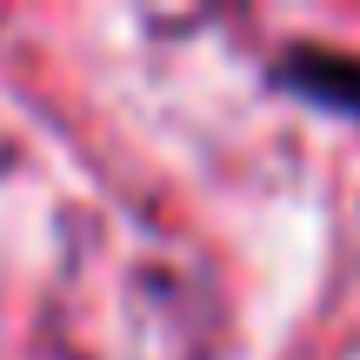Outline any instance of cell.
<instances>
[{"label": "cell", "instance_id": "obj_1", "mask_svg": "<svg viewBox=\"0 0 360 360\" xmlns=\"http://www.w3.org/2000/svg\"><path fill=\"white\" fill-rule=\"evenodd\" d=\"M267 87L287 101L360 127V53L334 40H281L267 53Z\"/></svg>", "mask_w": 360, "mask_h": 360}]
</instances>
